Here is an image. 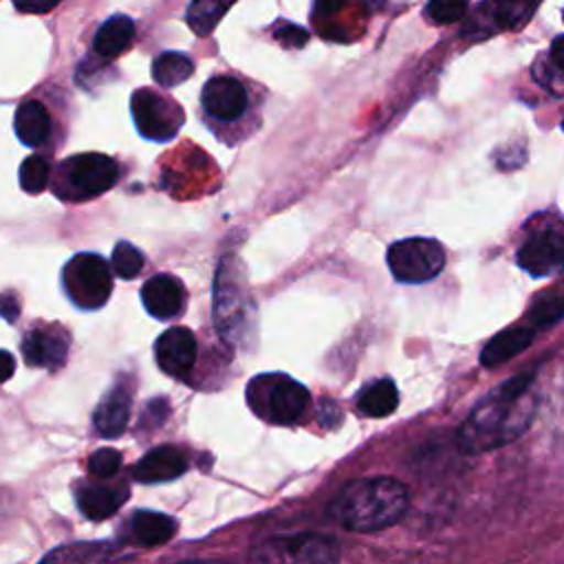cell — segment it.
<instances>
[{"label":"cell","mask_w":564,"mask_h":564,"mask_svg":"<svg viewBox=\"0 0 564 564\" xmlns=\"http://www.w3.org/2000/svg\"><path fill=\"white\" fill-rule=\"evenodd\" d=\"M13 128H15L18 139L24 145L37 148V145H44L48 141L51 130H53V121H51L48 110L40 101L29 99V101H22L18 106L15 117H13Z\"/></svg>","instance_id":"d6986e66"},{"label":"cell","mask_w":564,"mask_h":564,"mask_svg":"<svg viewBox=\"0 0 564 564\" xmlns=\"http://www.w3.org/2000/svg\"><path fill=\"white\" fill-rule=\"evenodd\" d=\"M339 555L337 542L324 535H284L262 542L253 551V560L258 562H335Z\"/></svg>","instance_id":"ba28073f"},{"label":"cell","mask_w":564,"mask_h":564,"mask_svg":"<svg viewBox=\"0 0 564 564\" xmlns=\"http://www.w3.org/2000/svg\"><path fill=\"white\" fill-rule=\"evenodd\" d=\"M130 408H132L130 388L123 381L115 383L95 408V414H93L95 430L104 438L121 436L128 425V419H130Z\"/></svg>","instance_id":"2e32d148"},{"label":"cell","mask_w":564,"mask_h":564,"mask_svg":"<svg viewBox=\"0 0 564 564\" xmlns=\"http://www.w3.org/2000/svg\"><path fill=\"white\" fill-rule=\"evenodd\" d=\"M397 405H399V390L392 379H377L366 388H361V392L357 394L359 412L372 419L392 414Z\"/></svg>","instance_id":"cb8c5ba5"},{"label":"cell","mask_w":564,"mask_h":564,"mask_svg":"<svg viewBox=\"0 0 564 564\" xmlns=\"http://www.w3.org/2000/svg\"><path fill=\"white\" fill-rule=\"evenodd\" d=\"M119 178V165L115 159L99 152H84L68 156L59 165V178L55 185L57 196L70 200H84L108 192Z\"/></svg>","instance_id":"277c9868"},{"label":"cell","mask_w":564,"mask_h":564,"mask_svg":"<svg viewBox=\"0 0 564 564\" xmlns=\"http://www.w3.org/2000/svg\"><path fill=\"white\" fill-rule=\"evenodd\" d=\"M560 317H562V297H560V293L546 295L540 302H535L533 308H531V315H529V319L535 326H542V328L560 322Z\"/></svg>","instance_id":"1f68e13d"},{"label":"cell","mask_w":564,"mask_h":564,"mask_svg":"<svg viewBox=\"0 0 564 564\" xmlns=\"http://www.w3.org/2000/svg\"><path fill=\"white\" fill-rule=\"evenodd\" d=\"M62 0H13V7L22 13H48Z\"/></svg>","instance_id":"e575fe53"},{"label":"cell","mask_w":564,"mask_h":564,"mask_svg":"<svg viewBox=\"0 0 564 564\" xmlns=\"http://www.w3.org/2000/svg\"><path fill=\"white\" fill-rule=\"evenodd\" d=\"M562 35H557L549 48V53L540 55L533 64L535 82L553 93L555 97L562 95Z\"/></svg>","instance_id":"4316f807"},{"label":"cell","mask_w":564,"mask_h":564,"mask_svg":"<svg viewBox=\"0 0 564 564\" xmlns=\"http://www.w3.org/2000/svg\"><path fill=\"white\" fill-rule=\"evenodd\" d=\"M68 346H70V337L57 324L31 328L20 344L22 357L29 366L48 368V370H57L66 364Z\"/></svg>","instance_id":"7c38bea8"},{"label":"cell","mask_w":564,"mask_h":564,"mask_svg":"<svg viewBox=\"0 0 564 564\" xmlns=\"http://www.w3.org/2000/svg\"><path fill=\"white\" fill-rule=\"evenodd\" d=\"M154 359L170 377H185L196 361V339L185 326H172L154 341Z\"/></svg>","instance_id":"5bb4252c"},{"label":"cell","mask_w":564,"mask_h":564,"mask_svg":"<svg viewBox=\"0 0 564 564\" xmlns=\"http://www.w3.org/2000/svg\"><path fill=\"white\" fill-rule=\"evenodd\" d=\"M141 302L152 317L172 319V317L183 315L185 304H187V293L178 278L161 273V275L150 278L141 286Z\"/></svg>","instance_id":"9a60e30c"},{"label":"cell","mask_w":564,"mask_h":564,"mask_svg":"<svg viewBox=\"0 0 564 564\" xmlns=\"http://www.w3.org/2000/svg\"><path fill=\"white\" fill-rule=\"evenodd\" d=\"M535 408V381L529 372L502 381L474 405L458 430L460 452L482 454L516 441L529 427Z\"/></svg>","instance_id":"6da1fadb"},{"label":"cell","mask_w":564,"mask_h":564,"mask_svg":"<svg viewBox=\"0 0 564 564\" xmlns=\"http://www.w3.org/2000/svg\"><path fill=\"white\" fill-rule=\"evenodd\" d=\"M13 370H15V359H13V355L0 348V383L9 381V379L13 377Z\"/></svg>","instance_id":"d590c367"},{"label":"cell","mask_w":564,"mask_h":564,"mask_svg":"<svg viewBox=\"0 0 564 564\" xmlns=\"http://www.w3.org/2000/svg\"><path fill=\"white\" fill-rule=\"evenodd\" d=\"M564 236L560 227L535 229L518 249V264L533 278H549L562 269Z\"/></svg>","instance_id":"30bf717a"},{"label":"cell","mask_w":564,"mask_h":564,"mask_svg":"<svg viewBox=\"0 0 564 564\" xmlns=\"http://www.w3.org/2000/svg\"><path fill=\"white\" fill-rule=\"evenodd\" d=\"M368 9H381L386 4V0H364Z\"/></svg>","instance_id":"8d00e7d4"},{"label":"cell","mask_w":564,"mask_h":564,"mask_svg":"<svg viewBox=\"0 0 564 564\" xmlns=\"http://www.w3.org/2000/svg\"><path fill=\"white\" fill-rule=\"evenodd\" d=\"M247 401L251 410L275 425L295 423L308 408V390L282 372L258 375L247 386Z\"/></svg>","instance_id":"3957f363"},{"label":"cell","mask_w":564,"mask_h":564,"mask_svg":"<svg viewBox=\"0 0 564 564\" xmlns=\"http://www.w3.org/2000/svg\"><path fill=\"white\" fill-rule=\"evenodd\" d=\"M533 341V328L529 326H513L502 333H498L480 352V364L487 368L500 366L509 361L511 357L520 355L524 348H529Z\"/></svg>","instance_id":"7402d4cb"},{"label":"cell","mask_w":564,"mask_h":564,"mask_svg":"<svg viewBox=\"0 0 564 564\" xmlns=\"http://www.w3.org/2000/svg\"><path fill=\"white\" fill-rule=\"evenodd\" d=\"M238 0H192L185 13V20L189 29L198 35L205 37L209 35L220 18L236 4Z\"/></svg>","instance_id":"484cf974"},{"label":"cell","mask_w":564,"mask_h":564,"mask_svg":"<svg viewBox=\"0 0 564 564\" xmlns=\"http://www.w3.org/2000/svg\"><path fill=\"white\" fill-rule=\"evenodd\" d=\"M361 9H366L364 0H313L311 20L324 37L337 40V42H350L352 37L346 31L341 18L344 15L361 18L364 13Z\"/></svg>","instance_id":"ac0fdd59"},{"label":"cell","mask_w":564,"mask_h":564,"mask_svg":"<svg viewBox=\"0 0 564 564\" xmlns=\"http://www.w3.org/2000/svg\"><path fill=\"white\" fill-rule=\"evenodd\" d=\"M271 33L286 48H302L308 42V31L297 26L295 22H289V20H278L273 24Z\"/></svg>","instance_id":"d6a6232c"},{"label":"cell","mask_w":564,"mask_h":564,"mask_svg":"<svg viewBox=\"0 0 564 564\" xmlns=\"http://www.w3.org/2000/svg\"><path fill=\"white\" fill-rule=\"evenodd\" d=\"M386 262L399 282L419 284L443 271L445 249L434 238H405L388 247Z\"/></svg>","instance_id":"8992f818"},{"label":"cell","mask_w":564,"mask_h":564,"mask_svg":"<svg viewBox=\"0 0 564 564\" xmlns=\"http://www.w3.org/2000/svg\"><path fill=\"white\" fill-rule=\"evenodd\" d=\"M132 40H134L132 18H128L123 13H115L106 22H101V26L97 29L93 48L99 57L112 59V57H119L121 53H126L130 48Z\"/></svg>","instance_id":"44dd1931"},{"label":"cell","mask_w":564,"mask_h":564,"mask_svg":"<svg viewBox=\"0 0 564 564\" xmlns=\"http://www.w3.org/2000/svg\"><path fill=\"white\" fill-rule=\"evenodd\" d=\"M130 529H132V535L139 544L159 546V544H165L174 538L176 522H174V518H170L161 511L139 509L130 518Z\"/></svg>","instance_id":"603a6c76"},{"label":"cell","mask_w":564,"mask_h":564,"mask_svg":"<svg viewBox=\"0 0 564 564\" xmlns=\"http://www.w3.org/2000/svg\"><path fill=\"white\" fill-rule=\"evenodd\" d=\"M187 469V460L174 445H159L143 454V458L134 465L132 476L139 482L154 485V482H167L178 476H183Z\"/></svg>","instance_id":"e0dca14e"},{"label":"cell","mask_w":564,"mask_h":564,"mask_svg":"<svg viewBox=\"0 0 564 564\" xmlns=\"http://www.w3.org/2000/svg\"><path fill=\"white\" fill-rule=\"evenodd\" d=\"M18 176H20V187L26 194H40L48 185L51 161L42 154H31L22 161Z\"/></svg>","instance_id":"83f0119b"},{"label":"cell","mask_w":564,"mask_h":564,"mask_svg":"<svg viewBox=\"0 0 564 564\" xmlns=\"http://www.w3.org/2000/svg\"><path fill=\"white\" fill-rule=\"evenodd\" d=\"M247 295L242 289H238L231 280V267L229 260L223 262L216 275V286H214V317L218 330L229 339L236 337L240 328H245V315H247Z\"/></svg>","instance_id":"4fadbf2b"},{"label":"cell","mask_w":564,"mask_h":564,"mask_svg":"<svg viewBox=\"0 0 564 564\" xmlns=\"http://www.w3.org/2000/svg\"><path fill=\"white\" fill-rule=\"evenodd\" d=\"M540 0H482L467 20L463 35L487 37L500 29H520L535 11Z\"/></svg>","instance_id":"9c48e42d"},{"label":"cell","mask_w":564,"mask_h":564,"mask_svg":"<svg viewBox=\"0 0 564 564\" xmlns=\"http://www.w3.org/2000/svg\"><path fill=\"white\" fill-rule=\"evenodd\" d=\"M119 467H121V454L112 447L95 449L88 458V471L95 478H110L119 471Z\"/></svg>","instance_id":"4dcf8cb0"},{"label":"cell","mask_w":564,"mask_h":564,"mask_svg":"<svg viewBox=\"0 0 564 564\" xmlns=\"http://www.w3.org/2000/svg\"><path fill=\"white\" fill-rule=\"evenodd\" d=\"M408 509V489L388 476L357 478L333 500L335 520L348 531H379L397 524Z\"/></svg>","instance_id":"7a4b0ae2"},{"label":"cell","mask_w":564,"mask_h":564,"mask_svg":"<svg viewBox=\"0 0 564 564\" xmlns=\"http://www.w3.org/2000/svg\"><path fill=\"white\" fill-rule=\"evenodd\" d=\"M200 104L207 117L216 121H238L249 108L247 86L231 75H214L205 82Z\"/></svg>","instance_id":"8fae6325"},{"label":"cell","mask_w":564,"mask_h":564,"mask_svg":"<svg viewBox=\"0 0 564 564\" xmlns=\"http://www.w3.org/2000/svg\"><path fill=\"white\" fill-rule=\"evenodd\" d=\"M62 284L68 300L84 308H101L112 293V275L108 262L97 253H77L62 269Z\"/></svg>","instance_id":"5b68a950"},{"label":"cell","mask_w":564,"mask_h":564,"mask_svg":"<svg viewBox=\"0 0 564 564\" xmlns=\"http://www.w3.org/2000/svg\"><path fill=\"white\" fill-rule=\"evenodd\" d=\"M20 315V300L15 291H2L0 293V317L7 322H15Z\"/></svg>","instance_id":"836d02e7"},{"label":"cell","mask_w":564,"mask_h":564,"mask_svg":"<svg viewBox=\"0 0 564 564\" xmlns=\"http://www.w3.org/2000/svg\"><path fill=\"white\" fill-rule=\"evenodd\" d=\"M130 112L139 134L148 141H170L183 126L181 106L152 88H139L132 93Z\"/></svg>","instance_id":"52a82bcc"},{"label":"cell","mask_w":564,"mask_h":564,"mask_svg":"<svg viewBox=\"0 0 564 564\" xmlns=\"http://www.w3.org/2000/svg\"><path fill=\"white\" fill-rule=\"evenodd\" d=\"M143 262H145L143 253L128 240L117 242V247L112 249V269L123 280L137 278L143 269Z\"/></svg>","instance_id":"f1b7e54d"},{"label":"cell","mask_w":564,"mask_h":564,"mask_svg":"<svg viewBox=\"0 0 564 564\" xmlns=\"http://www.w3.org/2000/svg\"><path fill=\"white\" fill-rule=\"evenodd\" d=\"M192 73H194L192 57L178 51H163L152 62V79L163 88H172L187 82Z\"/></svg>","instance_id":"d4e9b609"},{"label":"cell","mask_w":564,"mask_h":564,"mask_svg":"<svg viewBox=\"0 0 564 564\" xmlns=\"http://www.w3.org/2000/svg\"><path fill=\"white\" fill-rule=\"evenodd\" d=\"M128 494L123 487L110 485H82L75 494L79 511L88 520H106L110 518L123 502Z\"/></svg>","instance_id":"ffe728a7"},{"label":"cell","mask_w":564,"mask_h":564,"mask_svg":"<svg viewBox=\"0 0 564 564\" xmlns=\"http://www.w3.org/2000/svg\"><path fill=\"white\" fill-rule=\"evenodd\" d=\"M467 7L469 0H430L425 13L436 24H452L467 13Z\"/></svg>","instance_id":"f546056e"}]
</instances>
